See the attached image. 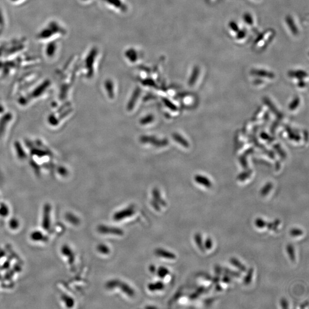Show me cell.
Masks as SVG:
<instances>
[{"label":"cell","mask_w":309,"mask_h":309,"mask_svg":"<svg viewBox=\"0 0 309 309\" xmlns=\"http://www.w3.org/2000/svg\"><path fill=\"white\" fill-rule=\"evenodd\" d=\"M260 137H261L263 139H265L266 140H272V138L270 137L269 135L265 133H262L261 134H260Z\"/></svg>","instance_id":"cell-35"},{"label":"cell","mask_w":309,"mask_h":309,"mask_svg":"<svg viewBox=\"0 0 309 309\" xmlns=\"http://www.w3.org/2000/svg\"><path fill=\"white\" fill-rule=\"evenodd\" d=\"M98 231L100 233L103 234H113L116 236H123L124 231L120 228L116 227H110L105 226V225H100L98 227Z\"/></svg>","instance_id":"cell-2"},{"label":"cell","mask_w":309,"mask_h":309,"mask_svg":"<svg viewBox=\"0 0 309 309\" xmlns=\"http://www.w3.org/2000/svg\"><path fill=\"white\" fill-rule=\"evenodd\" d=\"M164 288H165V285L161 282L151 283L148 285V289H149L151 292L162 291Z\"/></svg>","instance_id":"cell-9"},{"label":"cell","mask_w":309,"mask_h":309,"mask_svg":"<svg viewBox=\"0 0 309 309\" xmlns=\"http://www.w3.org/2000/svg\"><path fill=\"white\" fill-rule=\"evenodd\" d=\"M298 86L299 87L303 88L306 86V83L305 82L302 81V80H301V81L298 83Z\"/></svg>","instance_id":"cell-39"},{"label":"cell","mask_w":309,"mask_h":309,"mask_svg":"<svg viewBox=\"0 0 309 309\" xmlns=\"http://www.w3.org/2000/svg\"><path fill=\"white\" fill-rule=\"evenodd\" d=\"M268 222L263 220L262 218H258L255 221V224L257 227L259 228H263L266 227Z\"/></svg>","instance_id":"cell-25"},{"label":"cell","mask_w":309,"mask_h":309,"mask_svg":"<svg viewBox=\"0 0 309 309\" xmlns=\"http://www.w3.org/2000/svg\"><path fill=\"white\" fill-rule=\"evenodd\" d=\"M286 251H287L290 259H291L292 262H295L296 256L293 245H292V244H288L287 246H286Z\"/></svg>","instance_id":"cell-12"},{"label":"cell","mask_w":309,"mask_h":309,"mask_svg":"<svg viewBox=\"0 0 309 309\" xmlns=\"http://www.w3.org/2000/svg\"><path fill=\"white\" fill-rule=\"evenodd\" d=\"M230 262L232 265L236 267L241 272H246L247 271V268L245 265L240 261L236 258L232 257L230 259Z\"/></svg>","instance_id":"cell-7"},{"label":"cell","mask_w":309,"mask_h":309,"mask_svg":"<svg viewBox=\"0 0 309 309\" xmlns=\"http://www.w3.org/2000/svg\"><path fill=\"white\" fill-rule=\"evenodd\" d=\"M286 130L287 131L290 139L296 141L300 140L301 137H299L298 135L296 134L294 132L292 131V129L289 127H287Z\"/></svg>","instance_id":"cell-21"},{"label":"cell","mask_w":309,"mask_h":309,"mask_svg":"<svg viewBox=\"0 0 309 309\" xmlns=\"http://www.w3.org/2000/svg\"><path fill=\"white\" fill-rule=\"evenodd\" d=\"M229 27L231 28V30H233L234 32H238L240 31L239 27H238L236 22H235L234 21H231L230 22Z\"/></svg>","instance_id":"cell-32"},{"label":"cell","mask_w":309,"mask_h":309,"mask_svg":"<svg viewBox=\"0 0 309 309\" xmlns=\"http://www.w3.org/2000/svg\"><path fill=\"white\" fill-rule=\"evenodd\" d=\"M254 274V269L251 268L248 270L247 275L243 278V283L245 285H249L252 282Z\"/></svg>","instance_id":"cell-14"},{"label":"cell","mask_w":309,"mask_h":309,"mask_svg":"<svg viewBox=\"0 0 309 309\" xmlns=\"http://www.w3.org/2000/svg\"><path fill=\"white\" fill-rule=\"evenodd\" d=\"M289 76L291 77H294L299 80H302L307 77L308 74L307 72L304 71V70H297V71H290L289 72Z\"/></svg>","instance_id":"cell-10"},{"label":"cell","mask_w":309,"mask_h":309,"mask_svg":"<svg viewBox=\"0 0 309 309\" xmlns=\"http://www.w3.org/2000/svg\"><path fill=\"white\" fill-rule=\"evenodd\" d=\"M97 250L100 253L105 254V255H107L110 252L109 247L104 244H99L97 247Z\"/></svg>","instance_id":"cell-22"},{"label":"cell","mask_w":309,"mask_h":309,"mask_svg":"<svg viewBox=\"0 0 309 309\" xmlns=\"http://www.w3.org/2000/svg\"><path fill=\"white\" fill-rule=\"evenodd\" d=\"M155 254L157 256L168 259H175L176 257L174 253L170 252L169 251L163 249H156L155 250Z\"/></svg>","instance_id":"cell-4"},{"label":"cell","mask_w":309,"mask_h":309,"mask_svg":"<svg viewBox=\"0 0 309 309\" xmlns=\"http://www.w3.org/2000/svg\"><path fill=\"white\" fill-rule=\"evenodd\" d=\"M280 223H281V221L278 220V219H276V220L272 222L267 223L266 227L269 230L276 231L278 230Z\"/></svg>","instance_id":"cell-15"},{"label":"cell","mask_w":309,"mask_h":309,"mask_svg":"<svg viewBox=\"0 0 309 309\" xmlns=\"http://www.w3.org/2000/svg\"><path fill=\"white\" fill-rule=\"evenodd\" d=\"M280 305L283 309L289 308V303L287 299L285 298H283L280 300Z\"/></svg>","instance_id":"cell-31"},{"label":"cell","mask_w":309,"mask_h":309,"mask_svg":"<svg viewBox=\"0 0 309 309\" xmlns=\"http://www.w3.org/2000/svg\"><path fill=\"white\" fill-rule=\"evenodd\" d=\"M243 18L244 21H246V23H247L248 24L251 25L253 23V17L250 14H247L246 15H244Z\"/></svg>","instance_id":"cell-30"},{"label":"cell","mask_w":309,"mask_h":309,"mask_svg":"<svg viewBox=\"0 0 309 309\" xmlns=\"http://www.w3.org/2000/svg\"><path fill=\"white\" fill-rule=\"evenodd\" d=\"M253 152V149H250L249 150H247L246 151V154L244 153L243 156L240 157V161L241 165H242L244 169H247V166H248L247 162L246 160V156L248 155V154H249Z\"/></svg>","instance_id":"cell-19"},{"label":"cell","mask_w":309,"mask_h":309,"mask_svg":"<svg viewBox=\"0 0 309 309\" xmlns=\"http://www.w3.org/2000/svg\"><path fill=\"white\" fill-rule=\"evenodd\" d=\"M134 209L128 207L124 210L119 211L114 215V220L116 221L123 220L124 219L131 217L134 214Z\"/></svg>","instance_id":"cell-3"},{"label":"cell","mask_w":309,"mask_h":309,"mask_svg":"<svg viewBox=\"0 0 309 309\" xmlns=\"http://www.w3.org/2000/svg\"><path fill=\"white\" fill-rule=\"evenodd\" d=\"M150 270L151 272H153V270H154V272L155 271V268H154V266H151L150 267Z\"/></svg>","instance_id":"cell-41"},{"label":"cell","mask_w":309,"mask_h":309,"mask_svg":"<svg viewBox=\"0 0 309 309\" xmlns=\"http://www.w3.org/2000/svg\"><path fill=\"white\" fill-rule=\"evenodd\" d=\"M212 245H213V243H212L211 238L210 237H208L207 239L206 240L205 242V249L207 250H210L212 247Z\"/></svg>","instance_id":"cell-29"},{"label":"cell","mask_w":309,"mask_h":309,"mask_svg":"<svg viewBox=\"0 0 309 309\" xmlns=\"http://www.w3.org/2000/svg\"><path fill=\"white\" fill-rule=\"evenodd\" d=\"M220 276L218 275L217 276H215V278H214L213 279H212V282H213L214 283H215V284H217V283H218L219 282H220Z\"/></svg>","instance_id":"cell-37"},{"label":"cell","mask_w":309,"mask_h":309,"mask_svg":"<svg viewBox=\"0 0 309 309\" xmlns=\"http://www.w3.org/2000/svg\"><path fill=\"white\" fill-rule=\"evenodd\" d=\"M308 305H309V301L307 300L304 302V303H302L300 305V307H299V308H300L301 309H304L306 307H308Z\"/></svg>","instance_id":"cell-38"},{"label":"cell","mask_w":309,"mask_h":309,"mask_svg":"<svg viewBox=\"0 0 309 309\" xmlns=\"http://www.w3.org/2000/svg\"><path fill=\"white\" fill-rule=\"evenodd\" d=\"M252 170H247L246 172L240 173V174L238 176L237 179L238 180H239L240 181L243 182L244 180L249 178L250 175H252Z\"/></svg>","instance_id":"cell-20"},{"label":"cell","mask_w":309,"mask_h":309,"mask_svg":"<svg viewBox=\"0 0 309 309\" xmlns=\"http://www.w3.org/2000/svg\"><path fill=\"white\" fill-rule=\"evenodd\" d=\"M173 137H174L176 141H178L180 144H181L183 146L185 147H188L189 146L188 141L186 140L184 138L181 136H180L179 135L175 134L174 136H173Z\"/></svg>","instance_id":"cell-23"},{"label":"cell","mask_w":309,"mask_h":309,"mask_svg":"<svg viewBox=\"0 0 309 309\" xmlns=\"http://www.w3.org/2000/svg\"><path fill=\"white\" fill-rule=\"evenodd\" d=\"M223 272L226 274V275H229L231 277L240 278L241 276V274L240 272L234 271L226 268H222Z\"/></svg>","instance_id":"cell-18"},{"label":"cell","mask_w":309,"mask_h":309,"mask_svg":"<svg viewBox=\"0 0 309 309\" xmlns=\"http://www.w3.org/2000/svg\"><path fill=\"white\" fill-rule=\"evenodd\" d=\"M106 288L108 289H112L115 288H120L122 292L126 294L129 297H133L135 292L133 288L130 287L127 283L119 281L118 279H113L106 283Z\"/></svg>","instance_id":"cell-1"},{"label":"cell","mask_w":309,"mask_h":309,"mask_svg":"<svg viewBox=\"0 0 309 309\" xmlns=\"http://www.w3.org/2000/svg\"><path fill=\"white\" fill-rule=\"evenodd\" d=\"M195 180L198 184L204 186L206 188H210L212 186V183L210 180L205 176L200 175H196Z\"/></svg>","instance_id":"cell-6"},{"label":"cell","mask_w":309,"mask_h":309,"mask_svg":"<svg viewBox=\"0 0 309 309\" xmlns=\"http://www.w3.org/2000/svg\"><path fill=\"white\" fill-rule=\"evenodd\" d=\"M275 149L276 151V152H278L279 156L282 157L283 159H285L286 154L285 153V151H283L281 146H279L278 144H276L275 146H274Z\"/></svg>","instance_id":"cell-28"},{"label":"cell","mask_w":309,"mask_h":309,"mask_svg":"<svg viewBox=\"0 0 309 309\" xmlns=\"http://www.w3.org/2000/svg\"><path fill=\"white\" fill-rule=\"evenodd\" d=\"M199 74V69L198 67L194 68V70H193V72L189 80V86H193L194 85L195 82H196V80H197L198 76Z\"/></svg>","instance_id":"cell-16"},{"label":"cell","mask_w":309,"mask_h":309,"mask_svg":"<svg viewBox=\"0 0 309 309\" xmlns=\"http://www.w3.org/2000/svg\"><path fill=\"white\" fill-rule=\"evenodd\" d=\"M264 102H265V104L268 106L270 110H271L274 114H275L276 117H278L279 119H282L283 118V115L280 112L278 109H276L275 106L273 104L271 101L268 98H265L263 100Z\"/></svg>","instance_id":"cell-8"},{"label":"cell","mask_w":309,"mask_h":309,"mask_svg":"<svg viewBox=\"0 0 309 309\" xmlns=\"http://www.w3.org/2000/svg\"><path fill=\"white\" fill-rule=\"evenodd\" d=\"M273 185L271 182L267 183L260 190V194L262 196H265L267 195H268L270 191L272 190Z\"/></svg>","instance_id":"cell-17"},{"label":"cell","mask_w":309,"mask_h":309,"mask_svg":"<svg viewBox=\"0 0 309 309\" xmlns=\"http://www.w3.org/2000/svg\"><path fill=\"white\" fill-rule=\"evenodd\" d=\"M215 289H216L217 292H221L222 290H223V289L221 287V286L220 284H218V283H217L216 286H215Z\"/></svg>","instance_id":"cell-40"},{"label":"cell","mask_w":309,"mask_h":309,"mask_svg":"<svg viewBox=\"0 0 309 309\" xmlns=\"http://www.w3.org/2000/svg\"><path fill=\"white\" fill-rule=\"evenodd\" d=\"M303 230L300 229V228H293L290 230V234H291V236L293 237L301 236L302 235H303Z\"/></svg>","instance_id":"cell-24"},{"label":"cell","mask_w":309,"mask_h":309,"mask_svg":"<svg viewBox=\"0 0 309 309\" xmlns=\"http://www.w3.org/2000/svg\"><path fill=\"white\" fill-rule=\"evenodd\" d=\"M252 73L254 75L266 77V78L274 79L275 77V74L272 72L267 71V70H265L253 69L252 70Z\"/></svg>","instance_id":"cell-5"},{"label":"cell","mask_w":309,"mask_h":309,"mask_svg":"<svg viewBox=\"0 0 309 309\" xmlns=\"http://www.w3.org/2000/svg\"><path fill=\"white\" fill-rule=\"evenodd\" d=\"M215 272L216 273L217 275H222V272H223V270H222V267L219 265L215 266Z\"/></svg>","instance_id":"cell-33"},{"label":"cell","mask_w":309,"mask_h":309,"mask_svg":"<svg viewBox=\"0 0 309 309\" xmlns=\"http://www.w3.org/2000/svg\"><path fill=\"white\" fill-rule=\"evenodd\" d=\"M222 281L228 284V283H230L232 281V279L230 276L226 275L222 278Z\"/></svg>","instance_id":"cell-34"},{"label":"cell","mask_w":309,"mask_h":309,"mask_svg":"<svg viewBox=\"0 0 309 309\" xmlns=\"http://www.w3.org/2000/svg\"><path fill=\"white\" fill-rule=\"evenodd\" d=\"M169 270L165 267H160L158 270H157V275H158L160 278H164L169 275Z\"/></svg>","instance_id":"cell-27"},{"label":"cell","mask_w":309,"mask_h":309,"mask_svg":"<svg viewBox=\"0 0 309 309\" xmlns=\"http://www.w3.org/2000/svg\"><path fill=\"white\" fill-rule=\"evenodd\" d=\"M238 34L237 35V38H239V39H242V38H244L246 36V33L243 31H238Z\"/></svg>","instance_id":"cell-36"},{"label":"cell","mask_w":309,"mask_h":309,"mask_svg":"<svg viewBox=\"0 0 309 309\" xmlns=\"http://www.w3.org/2000/svg\"><path fill=\"white\" fill-rule=\"evenodd\" d=\"M194 240L199 250L204 252L205 251L204 244L203 243L202 237L200 233H196L194 236Z\"/></svg>","instance_id":"cell-11"},{"label":"cell","mask_w":309,"mask_h":309,"mask_svg":"<svg viewBox=\"0 0 309 309\" xmlns=\"http://www.w3.org/2000/svg\"><path fill=\"white\" fill-rule=\"evenodd\" d=\"M300 103V99L298 97L295 98L289 106L290 110L293 111L298 107Z\"/></svg>","instance_id":"cell-26"},{"label":"cell","mask_w":309,"mask_h":309,"mask_svg":"<svg viewBox=\"0 0 309 309\" xmlns=\"http://www.w3.org/2000/svg\"><path fill=\"white\" fill-rule=\"evenodd\" d=\"M286 22H287L289 27L291 29L292 33L294 35L297 34L298 33V28L296 27L292 18L290 17V16H288V17L286 18Z\"/></svg>","instance_id":"cell-13"}]
</instances>
